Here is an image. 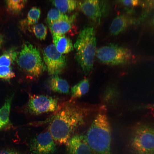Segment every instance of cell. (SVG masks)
Returning <instances> with one entry per match:
<instances>
[{
  "instance_id": "obj_20",
  "label": "cell",
  "mask_w": 154,
  "mask_h": 154,
  "mask_svg": "<svg viewBox=\"0 0 154 154\" xmlns=\"http://www.w3.org/2000/svg\"><path fill=\"white\" fill-rule=\"evenodd\" d=\"M70 17L56 9H52L48 13L47 20L49 25L58 21L68 19Z\"/></svg>"
},
{
  "instance_id": "obj_22",
  "label": "cell",
  "mask_w": 154,
  "mask_h": 154,
  "mask_svg": "<svg viewBox=\"0 0 154 154\" xmlns=\"http://www.w3.org/2000/svg\"><path fill=\"white\" fill-rule=\"evenodd\" d=\"M41 13L40 10L33 7L29 11L27 16V23L29 25H34L38 22Z\"/></svg>"
},
{
  "instance_id": "obj_24",
  "label": "cell",
  "mask_w": 154,
  "mask_h": 154,
  "mask_svg": "<svg viewBox=\"0 0 154 154\" xmlns=\"http://www.w3.org/2000/svg\"><path fill=\"white\" fill-rule=\"evenodd\" d=\"M15 74L10 66H0V78L9 80L14 77Z\"/></svg>"
},
{
  "instance_id": "obj_1",
  "label": "cell",
  "mask_w": 154,
  "mask_h": 154,
  "mask_svg": "<svg viewBox=\"0 0 154 154\" xmlns=\"http://www.w3.org/2000/svg\"><path fill=\"white\" fill-rule=\"evenodd\" d=\"M85 107L71 98L60 105L50 118L49 132L57 143L66 144L84 124L88 114Z\"/></svg>"
},
{
  "instance_id": "obj_19",
  "label": "cell",
  "mask_w": 154,
  "mask_h": 154,
  "mask_svg": "<svg viewBox=\"0 0 154 154\" xmlns=\"http://www.w3.org/2000/svg\"><path fill=\"white\" fill-rule=\"evenodd\" d=\"M18 53L13 48L5 51L0 56V66H10L16 60Z\"/></svg>"
},
{
  "instance_id": "obj_6",
  "label": "cell",
  "mask_w": 154,
  "mask_h": 154,
  "mask_svg": "<svg viewBox=\"0 0 154 154\" xmlns=\"http://www.w3.org/2000/svg\"><path fill=\"white\" fill-rule=\"evenodd\" d=\"M96 56L101 62L112 66L127 63L131 57V53L128 49L113 44L96 50Z\"/></svg>"
},
{
  "instance_id": "obj_7",
  "label": "cell",
  "mask_w": 154,
  "mask_h": 154,
  "mask_svg": "<svg viewBox=\"0 0 154 154\" xmlns=\"http://www.w3.org/2000/svg\"><path fill=\"white\" fill-rule=\"evenodd\" d=\"M60 104L58 99L52 96L44 95H30L27 107L32 114L37 115L44 113L54 112Z\"/></svg>"
},
{
  "instance_id": "obj_26",
  "label": "cell",
  "mask_w": 154,
  "mask_h": 154,
  "mask_svg": "<svg viewBox=\"0 0 154 154\" xmlns=\"http://www.w3.org/2000/svg\"><path fill=\"white\" fill-rule=\"evenodd\" d=\"M0 154H20L17 152L10 149L0 150Z\"/></svg>"
},
{
  "instance_id": "obj_29",
  "label": "cell",
  "mask_w": 154,
  "mask_h": 154,
  "mask_svg": "<svg viewBox=\"0 0 154 154\" xmlns=\"http://www.w3.org/2000/svg\"><path fill=\"white\" fill-rule=\"evenodd\" d=\"M153 23L154 25V18L153 19Z\"/></svg>"
},
{
  "instance_id": "obj_13",
  "label": "cell",
  "mask_w": 154,
  "mask_h": 154,
  "mask_svg": "<svg viewBox=\"0 0 154 154\" xmlns=\"http://www.w3.org/2000/svg\"><path fill=\"white\" fill-rule=\"evenodd\" d=\"M52 37L53 44L61 53L67 54L73 50L74 46L71 40L64 34L54 33Z\"/></svg>"
},
{
  "instance_id": "obj_8",
  "label": "cell",
  "mask_w": 154,
  "mask_h": 154,
  "mask_svg": "<svg viewBox=\"0 0 154 154\" xmlns=\"http://www.w3.org/2000/svg\"><path fill=\"white\" fill-rule=\"evenodd\" d=\"M43 58L48 74L51 76L58 75L66 66L65 56L58 51L53 44H50L45 48Z\"/></svg>"
},
{
  "instance_id": "obj_28",
  "label": "cell",
  "mask_w": 154,
  "mask_h": 154,
  "mask_svg": "<svg viewBox=\"0 0 154 154\" xmlns=\"http://www.w3.org/2000/svg\"><path fill=\"white\" fill-rule=\"evenodd\" d=\"M4 41L3 37L2 35L0 34V48L2 45Z\"/></svg>"
},
{
  "instance_id": "obj_18",
  "label": "cell",
  "mask_w": 154,
  "mask_h": 154,
  "mask_svg": "<svg viewBox=\"0 0 154 154\" xmlns=\"http://www.w3.org/2000/svg\"><path fill=\"white\" fill-rule=\"evenodd\" d=\"M52 3L56 9L64 14L73 11L78 4L76 1L73 0H53Z\"/></svg>"
},
{
  "instance_id": "obj_11",
  "label": "cell",
  "mask_w": 154,
  "mask_h": 154,
  "mask_svg": "<svg viewBox=\"0 0 154 154\" xmlns=\"http://www.w3.org/2000/svg\"><path fill=\"white\" fill-rule=\"evenodd\" d=\"M67 154H92L86 135H74L66 143Z\"/></svg>"
},
{
  "instance_id": "obj_5",
  "label": "cell",
  "mask_w": 154,
  "mask_h": 154,
  "mask_svg": "<svg viewBox=\"0 0 154 154\" xmlns=\"http://www.w3.org/2000/svg\"><path fill=\"white\" fill-rule=\"evenodd\" d=\"M130 142L135 154H154V126L137 125L132 131Z\"/></svg>"
},
{
  "instance_id": "obj_17",
  "label": "cell",
  "mask_w": 154,
  "mask_h": 154,
  "mask_svg": "<svg viewBox=\"0 0 154 154\" xmlns=\"http://www.w3.org/2000/svg\"><path fill=\"white\" fill-rule=\"evenodd\" d=\"M90 86L89 80L84 78L72 87V98H79L86 94L88 91Z\"/></svg>"
},
{
  "instance_id": "obj_14",
  "label": "cell",
  "mask_w": 154,
  "mask_h": 154,
  "mask_svg": "<svg viewBox=\"0 0 154 154\" xmlns=\"http://www.w3.org/2000/svg\"><path fill=\"white\" fill-rule=\"evenodd\" d=\"M76 15H73L67 19L62 20L48 25L52 34H64L71 29Z\"/></svg>"
},
{
  "instance_id": "obj_25",
  "label": "cell",
  "mask_w": 154,
  "mask_h": 154,
  "mask_svg": "<svg viewBox=\"0 0 154 154\" xmlns=\"http://www.w3.org/2000/svg\"><path fill=\"white\" fill-rule=\"evenodd\" d=\"M119 3L127 7H131L136 6L139 4V1L138 0H120L118 1Z\"/></svg>"
},
{
  "instance_id": "obj_10",
  "label": "cell",
  "mask_w": 154,
  "mask_h": 154,
  "mask_svg": "<svg viewBox=\"0 0 154 154\" xmlns=\"http://www.w3.org/2000/svg\"><path fill=\"white\" fill-rule=\"evenodd\" d=\"M56 149V142L49 131L40 133L31 142L30 151L32 154H53Z\"/></svg>"
},
{
  "instance_id": "obj_12",
  "label": "cell",
  "mask_w": 154,
  "mask_h": 154,
  "mask_svg": "<svg viewBox=\"0 0 154 154\" xmlns=\"http://www.w3.org/2000/svg\"><path fill=\"white\" fill-rule=\"evenodd\" d=\"M133 18L127 15L117 16L113 20L110 27V33L116 35L123 32L135 23Z\"/></svg>"
},
{
  "instance_id": "obj_23",
  "label": "cell",
  "mask_w": 154,
  "mask_h": 154,
  "mask_svg": "<svg viewBox=\"0 0 154 154\" xmlns=\"http://www.w3.org/2000/svg\"><path fill=\"white\" fill-rule=\"evenodd\" d=\"M33 31L35 35L38 39L44 40L47 34V29L46 26L42 23H39L34 25Z\"/></svg>"
},
{
  "instance_id": "obj_9",
  "label": "cell",
  "mask_w": 154,
  "mask_h": 154,
  "mask_svg": "<svg viewBox=\"0 0 154 154\" xmlns=\"http://www.w3.org/2000/svg\"><path fill=\"white\" fill-rule=\"evenodd\" d=\"M78 4L81 11L94 22H100L108 12V6L104 1L86 0L78 3Z\"/></svg>"
},
{
  "instance_id": "obj_21",
  "label": "cell",
  "mask_w": 154,
  "mask_h": 154,
  "mask_svg": "<svg viewBox=\"0 0 154 154\" xmlns=\"http://www.w3.org/2000/svg\"><path fill=\"white\" fill-rule=\"evenodd\" d=\"M27 1L24 0H9L6 3L9 10L13 13L20 12L24 8Z\"/></svg>"
},
{
  "instance_id": "obj_2",
  "label": "cell",
  "mask_w": 154,
  "mask_h": 154,
  "mask_svg": "<svg viewBox=\"0 0 154 154\" xmlns=\"http://www.w3.org/2000/svg\"><path fill=\"white\" fill-rule=\"evenodd\" d=\"M92 154H111V133L108 117L103 112L98 114L86 135Z\"/></svg>"
},
{
  "instance_id": "obj_15",
  "label": "cell",
  "mask_w": 154,
  "mask_h": 154,
  "mask_svg": "<svg viewBox=\"0 0 154 154\" xmlns=\"http://www.w3.org/2000/svg\"><path fill=\"white\" fill-rule=\"evenodd\" d=\"M49 84L51 89L54 92L65 94L69 92V86L68 82L58 75L51 76Z\"/></svg>"
},
{
  "instance_id": "obj_4",
  "label": "cell",
  "mask_w": 154,
  "mask_h": 154,
  "mask_svg": "<svg viewBox=\"0 0 154 154\" xmlns=\"http://www.w3.org/2000/svg\"><path fill=\"white\" fill-rule=\"evenodd\" d=\"M16 60L21 70L32 78L39 77L46 68L39 50L28 42L23 44Z\"/></svg>"
},
{
  "instance_id": "obj_3",
  "label": "cell",
  "mask_w": 154,
  "mask_h": 154,
  "mask_svg": "<svg viewBox=\"0 0 154 154\" xmlns=\"http://www.w3.org/2000/svg\"><path fill=\"white\" fill-rule=\"evenodd\" d=\"M96 39L93 27L83 29L78 34L74 47L75 58L83 72L88 74L92 71L96 52Z\"/></svg>"
},
{
  "instance_id": "obj_27",
  "label": "cell",
  "mask_w": 154,
  "mask_h": 154,
  "mask_svg": "<svg viewBox=\"0 0 154 154\" xmlns=\"http://www.w3.org/2000/svg\"><path fill=\"white\" fill-rule=\"evenodd\" d=\"M142 107L143 108H145L148 109H154V104L145 105Z\"/></svg>"
},
{
  "instance_id": "obj_16",
  "label": "cell",
  "mask_w": 154,
  "mask_h": 154,
  "mask_svg": "<svg viewBox=\"0 0 154 154\" xmlns=\"http://www.w3.org/2000/svg\"><path fill=\"white\" fill-rule=\"evenodd\" d=\"M13 94L7 98L3 106L0 108V130L6 127L9 122L11 102Z\"/></svg>"
}]
</instances>
